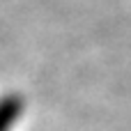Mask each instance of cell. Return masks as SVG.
Segmentation results:
<instances>
[{
	"mask_svg": "<svg viewBox=\"0 0 131 131\" xmlns=\"http://www.w3.org/2000/svg\"><path fill=\"white\" fill-rule=\"evenodd\" d=\"M23 97L16 92H9L5 97H0V131H12V127L18 122V117L23 115Z\"/></svg>",
	"mask_w": 131,
	"mask_h": 131,
	"instance_id": "1",
	"label": "cell"
}]
</instances>
